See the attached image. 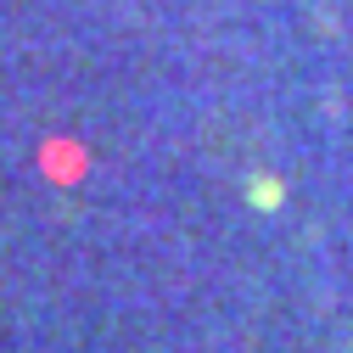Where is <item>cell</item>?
Wrapping results in <instances>:
<instances>
[{"instance_id":"6da1fadb","label":"cell","mask_w":353,"mask_h":353,"mask_svg":"<svg viewBox=\"0 0 353 353\" xmlns=\"http://www.w3.org/2000/svg\"><path fill=\"white\" fill-rule=\"evenodd\" d=\"M252 202H263V208L281 202V185H275V180H252Z\"/></svg>"}]
</instances>
